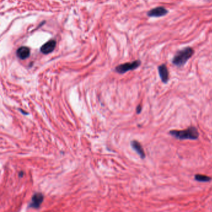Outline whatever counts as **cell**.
<instances>
[{"instance_id":"obj_1","label":"cell","mask_w":212,"mask_h":212,"mask_svg":"<svg viewBox=\"0 0 212 212\" xmlns=\"http://www.w3.org/2000/svg\"><path fill=\"white\" fill-rule=\"evenodd\" d=\"M169 134L179 140H196L199 137V132L195 126H190L184 130H171Z\"/></svg>"},{"instance_id":"obj_2","label":"cell","mask_w":212,"mask_h":212,"mask_svg":"<svg viewBox=\"0 0 212 212\" xmlns=\"http://www.w3.org/2000/svg\"><path fill=\"white\" fill-rule=\"evenodd\" d=\"M194 54L193 48L187 47L183 48L177 52L172 59V62L173 64L178 67H181L184 66L187 62L192 57Z\"/></svg>"},{"instance_id":"obj_3","label":"cell","mask_w":212,"mask_h":212,"mask_svg":"<svg viewBox=\"0 0 212 212\" xmlns=\"http://www.w3.org/2000/svg\"><path fill=\"white\" fill-rule=\"evenodd\" d=\"M141 61L137 60L132 62H128L123 64L119 65L116 67V71L119 74H124L130 70H135L141 66Z\"/></svg>"},{"instance_id":"obj_4","label":"cell","mask_w":212,"mask_h":212,"mask_svg":"<svg viewBox=\"0 0 212 212\" xmlns=\"http://www.w3.org/2000/svg\"><path fill=\"white\" fill-rule=\"evenodd\" d=\"M168 13V10L166 9L164 7L159 6L157 8H153L147 12V15L149 17L151 18H159L164 16Z\"/></svg>"},{"instance_id":"obj_5","label":"cell","mask_w":212,"mask_h":212,"mask_svg":"<svg viewBox=\"0 0 212 212\" xmlns=\"http://www.w3.org/2000/svg\"><path fill=\"white\" fill-rule=\"evenodd\" d=\"M57 42L55 40H51L47 42L46 43L43 44L40 47V51L44 54H48L51 53L55 48Z\"/></svg>"},{"instance_id":"obj_6","label":"cell","mask_w":212,"mask_h":212,"mask_svg":"<svg viewBox=\"0 0 212 212\" xmlns=\"http://www.w3.org/2000/svg\"><path fill=\"white\" fill-rule=\"evenodd\" d=\"M44 200V195L40 193H36L34 194L32 197V201L29 205L30 208H38Z\"/></svg>"},{"instance_id":"obj_7","label":"cell","mask_w":212,"mask_h":212,"mask_svg":"<svg viewBox=\"0 0 212 212\" xmlns=\"http://www.w3.org/2000/svg\"><path fill=\"white\" fill-rule=\"evenodd\" d=\"M158 72L161 79V81L164 83H167L169 79V70L165 64H162L158 67Z\"/></svg>"},{"instance_id":"obj_8","label":"cell","mask_w":212,"mask_h":212,"mask_svg":"<svg viewBox=\"0 0 212 212\" xmlns=\"http://www.w3.org/2000/svg\"><path fill=\"white\" fill-rule=\"evenodd\" d=\"M131 145L132 149L135 150L140 156L141 159H144L146 158V154L141 144L137 141H132L131 143Z\"/></svg>"},{"instance_id":"obj_9","label":"cell","mask_w":212,"mask_h":212,"mask_svg":"<svg viewBox=\"0 0 212 212\" xmlns=\"http://www.w3.org/2000/svg\"><path fill=\"white\" fill-rule=\"evenodd\" d=\"M16 55L18 58L21 60L26 59L29 57L30 55V49L27 47H21L17 50Z\"/></svg>"},{"instance_id":"obj_10","label":"cell","mask_w":212,"mask_h":212,"mask_svg":"<svg viewBox=\"0 0 212 212\" xmlns=\"http://www.w3.org/2000/svg\"><path fill=\"white\" fill-rule=\"evenodd\" d=\"M195 180L198 181V182H210L212 179L210 177H208L207 175H202V174H196L195 175Z\"/></svg>"},{"instance_id":"obj_11","label":"cell","mask_w":212,"mask_h":212,"mask_svg":"<svg viewBox=\"0 0 212 212\" xmlns=\"http://www.w3.org/2000/svg\"><path fill=\"white\" fill-rule=\"evenodd\" d=\"M141 111H142V107H141V105H139L136 108V113L138 114H139Z\"/></svg>"},{"instance_id":"obj_12","label":"cell","mask_w":212,"mask_h":212,"mask_svg":"<svg viewBox=\"0 0 212 212\" xmlns=\"http://www.w3.org/2000/svg\"><path fill=\"white\" fill-rule=\"evenodd\" d=\"M23 175H24L23 172H21L19 174V176L20 177H22L23 176Z\"/></svg>"},{"instance_id":"obj_13","label":"cell","mask_w":212,"mask_h":212,"mask_svg":"<svg viewBox=\"0 0 212 212\" xmlns=\"http://www.w3.org/2000/svg\"><path fill=\"white\" fill-rule=\"evenodd\" d=\"M20 111H21V112H23V114H26V115H27V113H26V112H24V111H23L22 110H20Z\"/></svg>"}]
</instances>
